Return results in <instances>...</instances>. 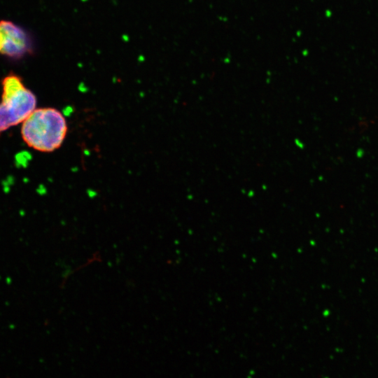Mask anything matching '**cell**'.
Returning a JSON list of instances; mask_svg holds the SVG:
<instances>
[{
    "mask_svg": "<svg viewBox=\"0 0 378 378\" xmlns=\"http://www.w3.org/2000/svg\"><path fill=\"white\" fill-rule=\"evenodd\" d=\"M64 115L56 108H35L22 122L21 134L31 148L41 152L59 148L67 133Z\"/></svg>",
    "mask_w": 378,
    "mask_h": 378,
    "instance_id": "6da1fadb",
    "label": "cell"
},
{
    "mask_svg": "<svg viewBox=\"0 0 378 378\" xmlns=\"http://www.w3.org/2000/svg\"><path fill=\"white\" fill-rule=\"evenodd\" d=\"M1 86L0 134L22 122L36 106V96L24 85L18 75L12 74L6 76Z\"/></svg>",
    "mask_w": 378,
    "mask_h": 378,
    "instance_id": "7a4b0ae2",
    "label": "cell"
},
{
    "mask_svg": "<svg viewBox=\"0 0 378 378\" xmlns=\"http://www.w3.org/2000/svg\"><path fill=\"white\" fill-rule=\"evenodd\" d=\"M32 50L28 34L11 21H0V53L12 59H20Z\"/></svg>",
    "mask_w": 378,
    "mask_h": 378,
    "instance_id": "3957f363",
    "label": "cell"
}]
</instances>
